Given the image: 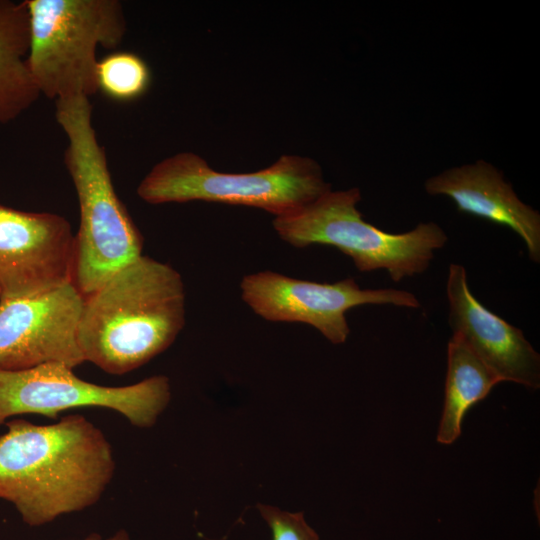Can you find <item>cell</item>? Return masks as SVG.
<instances>
[{
  "mask_svg": "<svg viewBox=\"0 0 540 540\" xmlns=\"http://www.w3.org/2000/svg\"><path fill=\"white\" fill-rule=\"evenodd\" d=\"M0 435V499L31 527L94 505L112 480L115 461L102 431L81 415L50 425L7 422Z\"/></svg>",
  "mask_w": 540,
  "mask_h": 540,
  "instance_id": "cell-1",
  "label": "cell"
},
{
  "mask_svg": "<svg viewBox=\"0 0 540 540\" xmlns=\"http://www.w3.org/2000/svg\"><path fill=\"white\" fill-rule=\"evenodd\" d=\"M184 325L180 273L141 255L83 297L77 342L84 361L123 375L165 351Z\"/></svg>",
  "mask_w": 540,
  "mask_h": 540,
  "instance_id": "cell-2",
  "label": "cell"
},
{
  "mask_svg": "<svg viewBox=\"0 0 540 540\" xmlns=\"http://www.w3.org/2000/svg\"><path fill=\"white\" fill-rule=\"evenodd\" d=\"M55 106L68 141L64 162L80 208L72 283L84 297L142 255L143 237L115 191L89 98L59 99Z\"/></svg>",
  "mask_w": 540,
  "mask_h": 540,
  "instance_id": "cell-3",
  "label": "cell"
},
{
  "mask_svg": "<svg viewBox=\"0 0 540 540\" xmlns=\"http://www.w3.org/2000/svg\"><path fill=\"white\" fill-rule=\"evenodd\" d=\"M360 201L357 187L331 189L299 210L275 217L272 224L294 247H335L353 260L358 271L386 270L394 282L424 273L435 251L448 241L443 228L432 221L407 232L388 233L363 219L357 209Z\"/></svg>",
  "mask_w": 540,
  "mask_h": 540,
  "instance_id": "cell-4",
  "label": "cell"
},
{
  "mask_svg": "<svg viewBox=\"0 0 540 540\" xmlns=\"http://www.w3.org/2000/svg\"><path fill=\"white\" fill-rule=\"evenodd\" d=\"M27 65L41 95L59 100L98 92L96 52L115 49L126 33L118 0H25Z\"/></svg>",
  "mask_w": 540,
  "mask_h": 540,
  "instance_id": "cell-5",
  "label": "cell"
},
{
  "mask_svg": "<svg viewBox=\"0 0 540 540\" xmlns=\"http://www.w3.org/2000/svg\"><path fill=\"white\" fill-rule=\"evenodd\" d=\"M329 190L320 165L309 157L283 155L256 172L224 173L211 169L199 155L182 152L157 163L139 183L137 194L152 205L200 200L255 207L279 217Z\"/></svg>",
  "mask_w": 540,
  "mask_h": 540,
  "instance_id": "cell-6",
  "label": "cell"
},
{
  "mask_svg": "<svg viewBox=\"0 0 540 540\" xmlns=\"http://www.w3.org/2000/svg\"><path fill=\"white\" fill-rule=\"evenodd\" d=\"M73 368L58 362L17 371L0 370V425L15 415L35 413L55 418L59 412L80 407L117 411L137 427L155 424L171 397L166 376L109 387L76 376Z\"/></svg>",
  "mask_w": 540,
  "mask_h": 540,
  "instance_id": "cell-7",
  "label": "cell"
},
{
  "mask_svg": "<svg viewBox=\"0 0 540 540\" xmlns=\"http://www.w3.org/2000/svg\"><path fill=\"white\" fill-rule=\"evenodd\" d=\"M243 301L271 322H300L317 329L333 344L346 342L350 328L346 312L366 304L418 309L411 292L395 288L363 289L353 278L336 283L300 280L270 270L243 277Z\"/></svg>",
  "mask_w": 540,
  "mask_h": 540,
  "instance_id": "cell-8",
  "label": "cell"
},
{
  "mask_svg": "<svg viewBox=\"0 0 540 540\" xmlns=\"http://www.w3.org/2000/svg\"><path fill=\"white\" fill-rule=\"evenodd\" d=\"M75 235L50 212L0 204V299L31 297L72 282Z\"/></svg>",
  "mask_w": 540,
  "mask_h": 540,
  "instance_id": "cell-9",
  "label": "cell"
},
{
  "mask_svg": "<svg viewBox=\"0 0 540 540\" xmlns=\"http://www.w3.org/2000/svg\"><path fill=\"white\" fill-rule=\"evenodd\" d=\"M82 304L72 282L36 296L0 299V370L85 362L77 342Z\"/></svg>",
  "mask_w": 540,
  "mask_h": 540,
  "instance_id": "cell-10",
  "label": "cell"
},
{
  "mask_svg": "<svg viewBox=\"0 0 540 540\" xmlns=\"http://www.w3.org/2000/svg\"><path fill=\"white\" fill-rule=\"evenodd\" d=\"M446 296L453 333L462 337L499 381L539 389V353L521 329L491 312L473 295L461 264L449 265Z\"/></svg>",
  "mask_w": 540,
  "mask_h": 540,
  "instance_id": "cell-11",
  "label": "cell"
},
{
  "mask_svg": "<svg viewBox=\"0 0 540 540\" xmlns=\"http://www.w3.org/2000/svg\"><path fill=\"white\" fill-rule=\"evenodd\" d=\"M431 196H445L458 212L513 230L525 243L528 257L540 262V214L520 200L497 167L485 160L449 168L424 182Z\"/></svg>",
  "mask_w": 540,
  "mask_h": 540,
  "instance_id": "cell-12",
  "label": "cell"
},
{
  "mask_svg": "<svg viewBox=\"0 0 540 540\" xmlns=\"http://www.w3.org/2000/svg\"><path fill=\"white\" fill-rule=\"evenodd\" d=\"M29 15L25 1L0 0V128L41 96L27 65Z\"/></svg>",
  "mask_w": 540,
  "mask_h": 540,
  "instance_id": "cell-13",
  "label": "cell"
},
{
  "mask_svg": "<svg viewBox=\"0 0 540 540\" xmlns=\"http://www.w3.org/2000/svg\"><path fill=\"white\" fill-rule=\"evenodd\" d=\"M498 383L499 379L462 337L453 333L447 344L445 396L437 441L445 445L456 441L466 412Z\"/></svg>",
  "mask_w": 540,
  "mask_h": 540,
  "instance_id": "cell-14",
  "label": "cell"
},
{
  "mask_svg": "<svg viewBox=\"0 0 540 540\" xmlns=\"http://www.w3.org/2000/svg\"><path fill=\"white\" fill-rule=\"evenodd\" d=\"M150 84V68L133 52H114L98 61V91L113 100L138 99L147 92Z\"/></svg>",
  "mask_w": 540,
  "mask_h": 540,
  "instance_id": "cell-15",
  "label": "cell"
},
{
  "mask_svg": "<svg viewBox=\"0 0 540 540\" xmlns=\"http://www.w3.org/2000/svg\"><path fill=\"white\" fill-rule=\"evenodd\" d=\"M257 508L268 523L273 540H319L317 533L306 523L303 513L282 511L264 504Z\"/></svg>",
  "mask_w": 540,
  "mask_h": 540,
  "instance_id": "cell-16",
  "label": "cell"
},
{
  "mask_svg": "<svg viewBox=\"0 0 540 540\" xmlns=\"http://www.w3.org/2000/svg\"><path fill=\"white\" fill-rule=\"evenodd\" d=\"M84 540H130L126 530L121 529L109 538L103 539L99 534H90Z\"/></svg>",
  "mask_w": 540,
  "mask_h": 540,
  "instance_id": "cell-17",
  "label": "cell"
}]
</instances>
